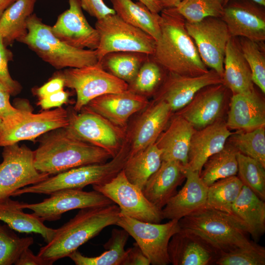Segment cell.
Segmentation results:
<instances>
[{
  "label": "cell",
  "instance_id": "obj_1",
  "mask_svg": "<svg viewBox=\"0 0 265 265\" xmlns=\"http://www.w3.org/2000/svg\"><path fill=\"white\" fill-rule=\"evenodd\" d=\"M160 34L153 59L168 73L194 76L208 72L187 32L185 19L175 8L160 12Z\"/></svg>",
  "mask_w": 265,
  "mask_h": 265
},
{
  "label": "cell",
  "instance_id": "obj_2",
  "mask_svg": "<svg viewBox=\"0 0 265 265\" xmlns=\"http://www.w3.org/2000/svg\"><path fill=\"white\" fill-rule=\"evenodd\" d=\"M120 209L114 204L80 209L69 221L56 229L53 238L37 254L50 265L68 257L106 227L116 225Z\"/></svg>",
  "mask_w": 265,
  "mask_h": 265
},
{
  "label": "cell",
  "instance_id": "obj_3",
  "mask_svg": "<svg viewBox=\"0 0 265 265\" xmlns=\"http://www.w3.org/2000/svg\"><path fill=\"white\" fill-rule=\"evenodd\" d=\"M39 171L55 175L79 166L101 163L112 158L106 151L83 142L60 128L44 138L33 151Z\"/></svg>",
  "mask_w": 265,
  "mask_h": 265
},
{
  "label": "cell",
  "instance_id": "obj_4",
  "mask_svg": "<svg viewBox=\"0 0 265 265\" xmlns=\"http://www.w3.org/2000/svg\"><path fill=\"white\" fill-rule=\"evenodd\" d=\"M181 230L192 233L218 253L251 245L246 224L233 213L205 207L179 220Z\"/></svg>",
  "mask_w": 265,
  "mask_h": 265
},
{
  "label": "cell",
  "instance_id": "obj_5",
  "mask_svg": "<svg viewBox=\"0 0 265 265\" xmlns=\"http://www.w3.org/2000/svg\"><path fill=\"white\" fill-rule=\"evenodd\" d=\"M27 28V34L18 42L57 69L80 68L99 62L96 50L78 49L64 43L53 34L51 26L34 13L28 18Z\"/></svg>",
  "mask_w": 265,
  "mask_h": 265
},
{
  "label": "cell",
  "instance_id": "obj_6",
  "mask_svg": "<svg viewBox=\"0 0 265 265\" xmlns=\"http://www.w3.org/2000/svg\"><path fill=\"white\" fill-rule=\"evenodd\" d=\"M129 151V145L125 142L117 154L109 161L79 166L49 176L42 182L17 190L11 196L26 193L50 195L62 189H82L90 185L105 184L123 169Z\"/></svg>",
  "mask_w": 265,
  "mask_h": 265
},
{
  "label": "cell",
  "instance_id": "obj_7",
  "mask_svg": "<svg viewBox=\"0 0 265 265\" xmlns=\"http://www.w3.org/2000/svg\"><path fill=\"white\" fill-rule=\"evenodd\" d=\"M95 28L99 35L96 50L98 61L114 52H136L152 55L156 40L149 34L123 20L116 13L97 20Z\"/></svg>",
  "mask_w": 265,
  "mask_h": 265
},
{
  "label": "cell",
  "instance_id": "obj_8",
  "mask_svg": "<svg viewBox=\"0 0 265 265\" xmlns=\"http://www.w3.org/2000/svg\"><path fill=\"white\" fill-rule=\"evenodd\" d=\"M55 76L63 79L65 86L76 91L77 100L74 107L76 112L81 111L97 97L128 89L127 82L106 71L99 62L80 68H66Z\"/></svg>",
  "mask_w": 265,
  "mask_h": 265
},
{
  "label": "cell",
  "instance_id": "obj_9",
  "mask_svg": "<svg viewBox=\"0 0 265 265\" xmlns=\"http://www.w3.org/2000/svg\"><path fill=\"white\" fill-rule=\"evenodd\" d=\"M81 110L79 113H69L65 130L76 138L103 149L114 157L125 142V128L86 107Z\"/></svg>",
  "mask_w": 265,
  "mask_h": 265
},
{
  "label": "cell",
  "instance_id": "obj_10",
  "mask_svg": "<svg viewBox=\"0 0 265 265\" xmlns=\"http://www.w3.org/2000/svg\"><path fill=\"white\" fill-rule=\"evenodd\" d=\"M69 123V113L61 107L33 113L22 109L17 117L2 121L0 126V147L32 140L49 132L65 128Z\"/></svg>",
  "mask_w": 265,
  "mask_h": 265
},
{
  "label": "cell",
  "instance_id": "obj_11",
  "mask_svg": "<svg viewBox=\"0 0 265 265\" xmlns=\"http://www.w3.org/2000/svg\"><path fill=\"white\" fill-rule=\"evenodd\" d=\"M116 225L126 230L135 240L153 265L170 264L168 246L170 239L180 231L179 220L160 224L138 220L120 214Z\"/></svg>",
  "mask_w": 265,
  "mask_h": 265
},
{
  "label": "cell",
  "instance_id": "obj_12",
  "mask_svg": "<svg viewBox=\"0 0 265 265\" xmlns=\"http://www.w3.org/2000/svg\"><path fill=\"white\" fill-rule=\"evenodd\" d=\"M92 187L116 204L121 215L155 223L163 219L161 210L146 198L141 189L128 181L123 169L109 181Z\"/></svg>",
  "mask_w": 265,
  "mask_h": 265
},
{
  "label": "cell",
  "instance_id": "obj_13",
  "mask_svg": "<svg viewBox=\"0 0 265 265\" xmlns=\"http://www.w3.org/2000/svg\"><path fill=\"white\" fill-rule=\"evenodd\" d=\"M0 163V199L10 197L17 190L47 179L50 175L36 169L33 151L17 143L3 147Z\"/></svg>",
  "mask_w": 265,
  "mask_h": 265
},
{
  "label": "cell",
  "instance_id": "obj_14",
  "mask_svg": "<svg viewBox=\"0 0 265 265\" xmlns=\"http://www.w3.org/2000/svg\"><path fill=\"white\" fill-rule=\"evenodd\" d=\"M186 27L203 62L222 78L226 47L231 37L226 24L220 18L208 17L195 23L186 21Z\"/></svg>",
  "mask_w": 265,
  "mask_h": 265
},
{
  "label": "cell",
  "instance_id": "obj_15",
  "mask_svg": "<svg viewBox=\"0 0 265 265\" xmlns=\"http://www.w3.org/2000/svg\"><path fill=\"white\" fill-rule=\"evenodd\" d=\"M42 202L27 204L22 207L31 210L34 215L43 221H53L61 218L63 213L75 209L101 207L114 204L102 193L94 190L85 191L82 189H65L54 192Z\"/></svg>",
  "mask_w": 265,
  "mask_h": 265
},
{
  "label": "cell",
  "instance_id": "obj_16",
  "mask_svg": "<svg viewBox=\"0 0 265 265\" xmlns=\"http://www.w3.org/2000/svg\"><path fill=\"white\" fill-rule=\"evenodd\" d=\"M263 6L251 0H231L223 8L221 19L231 37L240 36L258 43L265 40Z\"/></svg>",
  "mask_w": 265,
  "mask_h": 265
},
{
  "label": "cell",
  "instance_id": "obj_17",
  "mask_svg": "<svg viewBox=\"0 0 265 265\" xmlns=\"http://www.w3.org/2000/svg\"><path fill=\"white\" fill-rule=\"evenodd\" d=\"M69 8L51 26L53 34L66 44L80 49L95 50L99 43L97 29L84 16L80 0H68Z\"/></svg>",
  "mask_w": 265,
  "mask_h": 265
},
{
  "label": "cell",
  "instance_id": "obj_18",
  "mask_svg": "<svg viewBox=\"0 0 265 265\" xmlns=\"http://www.w3.org/2000/svg\"><path fill=\"white\" fill-rule=\"evenodd\" d=\"M221 83L222 78L212 69L194 76L168 73L156 100L166 102L172 111H178L186 106L202 88Z\"/></svg>",
  "mask_w": 265,
  "mask_h": 265
},
{
  "label": "cell",
  "instance_id": "obj_19",
  "mask_svg": "<svg viewBox=\"0 0 265 265\" xmlns=\"http://www.w3.org/2000/svg\"><path fill=\"white\" fill-rule=\"evenodd\" d=\"M149 105V102L146 96L128 89L122 92L97 97L85 107L116 126L125 128L132 115L146 108Z\"/></svg>",
  "mask_w": 265,
  "mask_h": 265
},
{
  "label": "cell",
  "instance_id": "obj_20",
  "mask_svg": "<svg viewBox=\"0 0 265 265\" xmlns=\"http://www.w3.org/2000/svg\"><path fill=\"white\" fill-rule=\"evenodd\" d=\"M226 88L222 83L202 88L176 114L187 120L196 130L212 124L220 119L223 112Z\"/></svg>",
  "mask_w": 265,
  "mask_h": 265
},
{
  "label": "cell",
  "instance_id": "obj_21",
  "mask_svg": "<svg viewBox=\"0 0 265 265\" xmlns=\"http://www.w3.org/2000/svg\"><path fill=\"white\" fill-rule=\"evenodd\" d=\"M185 176L184 186L161 210L163 219L179 220L206 206L208 186L199 172L186 167Z\"/></svg>",
  "mask_w": 265,
  "mask_h": 265
},
{
  "label": "cell",
  "instance_id": "obj_22",
  "mask_svg": "<svg viewBox=\"0 0 265 265\" xmlns=\"http://www.w3.org/2000/svg\"><path fill=\"white\" fill-rule=\"evenodd\" d=\"M232 134L226 122L220 118L196 130L191 139L186 167L200 173L207 160L224 147Z\"/></svg>",
  "mask_w": 265,
  "mask_h": 265
},
{
  "label": "cell",
  "instance_id": "obj_23",
  "mask_svg": "<svg viewBox=\"0 0 265 265\" xmlns=\"http://www.w3.org/2000/svg\"><path fill=\"white\" fill-rule=\"evenodd\" d=\"M137 120L132 131L129 145V156L155 143L166 127L173 112L163 100H156Z\"/></svg>",
  "mask_w": 265,
  "mask_h": 265
},
{
  "label": "cell",
  "instance_id": "obj_24",
  "mask_svg": "<svg viewBox=\"0 0 265 265\" xmlns=\"http://www.w3.org/2000/svg\"><path fill=\"white\" fill-rule=\"evenodd\" d=\"M168 253L174 265H208L214 263L218 253L197 236L180 230L170 239Z\"/></svg>",
  "mask_w": 265,
  "mask_h": 265
},
{
  "label": "cell",
  "instance_id": "obj_25",
  "mask_svg": "<svg viewBox=\"0 0 265 265\" xmlns=\"http://www.w3.org/2000/svg\"><path fill=\"white\" fill-rule=\"evenodd\" d=\"M226 125L229 129L247 131L265 126V104L254 89L233 94Z\"/></svg>",
  "mask_w": 265,
  "mask_h": 265
},
{
  "label": "cell",
  "instance_id": "obj_26",
  "mask_svg": "<svg viewBox=\"0 0 265 265\" xmlns=\"http://www.w3.org/2000/svg\"><path fill=\"white\" fill-rule=\"evenodd\" d=\"M185 168L176 161H162L159 169L142 188L143 194L151 203L162 210L186 179Z\"/></svg>",
  "mask_w": 265,
  "mask_h": 265
},
{
  "label": "cell",
  "instance_id": "obj_27",
  "mask_svg": "<svg viewBox=\"0 0 265 265\" xmlns=\"http://www.w3.org/2000/svg\"><path fill=\"white\" fill-rule=\"evenodd\" d=\"M196 129L176 114L155 142L161 152L162 161L173 160L186 167L192 136Z\"/></svg>",
  "mask_w": 265,
  "mask_h": 265
},
{
  "label": "cell",
  "instance_id": "obj_28",
  "mask_svg": "<svg viewBox=\"0 0 265 265\" xmlns=\"http://www.w3.org/2000/svg\"><path fill=\"white\" fill-rule=\"evenodd\" d=\"M222 84L233 94L250 91L254 88L250 69L239 45L231 37L226 45Z\"/></svg>",
  "mask_w": 265,
  "mask_h": 265
},
{
  "label": "cell",
  "instance_id": "obj_29",
  "mask_svg": "<svg viewBox=\"0 0 265 265\" xmlns=\"http://www.w3.org/2000/svg\"><path fill=\"white\" fill-rule=\"evenodd\" d=\"M21 202L10 197L0 199V220L19 233L39 234L46 243L53 238L56 229L49 228L33 214L25 213Z\"/></svg>",
  "mask_w": 265,
  "mask_h": 265
},
{
  "label": "cell",
  "instance_id": "obj_30",
  "mask_svg": "<svg viewBox=\"0 0 265 265\" xmlns=\"http://www.w3.org/2000/svg\"><path fill=\"white\" fill-rule=\"evenodd\" d=\"M231 212L247 226L255 241L265 232V203L250 188L243 185L233 204Z\"/></svg>",
  "mask_w": 265,
  "mask_h": 265
},
{
  "label": "cell",
  "instance_id": "obj_31",
  "mask_svg": "<svg viewBox=\"0 0 265 265\" xmlns=\"http://www.w3.org/2000/svg\"><path fill=\"white\" fill-rule=\"evenodd\" d=\"M37 0H16L0 19V35L6 46L18 41L27 32V20Z\"/></svg>",
  "mask_w": 265,
  "mask_h": 265
},
{
  "label": "cell",
  "instance_id": "obj_32",
  "mask_svg": "<svg viewBox=\"0 0 265 265\" xmlns=\"http://www.w3.org/2000/svg\"><path fill=\"white\" fill-rule=\"evenodd\" d=\"M115 13L126 23L151 35L156 41L160 34L159 13L151 12L144 4L132 0H110Z\"/></svg>",
  "mask_w": 265,
  "mask_h": 265
},
{
  "label": "cell",
  "instance_id": "obj_33",
  "mask_svg": "<svg viewBox=\"0 0 265 265\" xmlns=\"http://www.w3.org/2000/svg\"><path fill=\"white\" fill-rule=\"evenodd\" d=\"M161 162V152L155 143L129 156L123 170L128 181L142 189Z\"/></svg>",
  "mask_w": 265,
  "mask_h": 265
},
{
  "label": "cell",
  "instance_id": "obj_34",
  "mask_svg": "<svg viewBox=\"0 0 265 265\" xmlns=\"http://www.w3.org/2000/svg\"><path fill=\"white\" fill-rule=\"evenodd\" d=\"M129 236L123 229H113L111 237L104 245L106 251L100 255L88 257L83 256L77 250L68 257L76 265H122L126 255L125 246Z\"/></svg>",
  "mask_w": 265,
  "mask_h": 265
},
{
  "label": "cell",
  "instance_id": "obj_35",
  "mask_svg": "<svg viewBox=\"0 0 265 265\" xmlns=\"http://www.w3.org/2000/svg\"><path fill=\"white\" fill-rule=\"evenodd\" d=\"M150 55L136 52H114L106 54L99 61L107 72L131 83Z\"/></svg>",
  "mask_w": 265,
  "mask_h": 265
},
{
  "label": "cell",
  "instance_id": "obj_36",
  "mask_svg": "<svg viewBox=\"0 0 265 265\" xmlns=\"http://www.w3.org/2000/svg\"><path fill=\"white\" fill-rule=\"evenodd\" d=\"M238 152L231 145L225 144L221 151L211 156L200 173L203 183L209 186L218 180L237 175Z\"/></svg>",
  "mask_w": 265,
  "mask_h": 265
},
{
  "label": "cell",
  "instance_id": "obj_37",
  "mask_svg": "<svg viewBox=\"0 0 265 265\" xmlns=\"http://www.w3.org/2000/svg\"><path fill=\"white\" fill-rule=\"evenodd\" d=\"M243 186L236 175L216 181L208 186L206 207L232 213L233 204Z\"/></svg>",
  "mask_w": 265,
  "mask_h": 265
},
{
  "label": "cell",
  "instance_id": "obj_38",
  "mask_svg": "<svg viewBox=\"0 0 265 265\" xmlns=\"http://www.w3.org/2000/svg\"><path fill=\"white\" fill-rule=\"evenodd\" d=\"M238 152L255 159L265 167V126L247 131H238L229 137Z\"/></svg>",
  "mask_w": 265,
  "mask_h": 265
},
{
  "label": "cell",
  "instance_id": "obj_39",
  "mask_svg": "<svg viewBox=\"0 0 265 265\" xmlns=\"http://www.w3.org/2000/svg\"><path fill=\"white\" fill-rule=\"evenodd\" d=\"M238 176L243 185L265 200V167L254 159L239 152L237 155Z\"/></svg>",
  "mask_w": 265,
  "mask_h": 265
},
{
  "label": "cell",
  "instance_id": "obj_40",
  "mask_svg": "<svg viewBox=\"0 0 265 265\" xmlns=\"http://www.w3.org/2000/svg\"><path fill=\"white\" fill-rule=\"evenodd\" d=\"M224 0H183L175 8L189 23L199 22L208 17L220 18Z\"/></svg>",
  "mask_w": 265,
  "mask_h": 265
},
{
  "label": "cell",
  "instance_id": "obj_41",
  "mask_svg": "<svg viewBox=\"0 0 265 265\" xmlns=\"http://www.w3.org/2000/svg\"><path fill=\"white\" fill-rule=\"evenodd\" d=\"M163 70L150 55L134 80L128 84V89L144 96L153 94L162 80Z\"/></svg>",
  "mask_w": 265,
  "mask_h": 265
},
{
  "label": "cell",
  "instance_id": "obj_42",
  "mask_svg": "<svg viewBox=\"0 0 265 265\" xmlns=\"http://www.w3.org/2000/svg\"><path fill=\"white\" fill-rule=\"evenodd\" d=\"M7 224H0V265L15 264L22 253L33 244L31 237L20 238Z\"/></svg>",
  "mask_w": 265,
  "mask_h": 265
},
{
  "label": "cell",
  "instance_id": "obj_43",
  "mask_svg": "<svg viewBox=\"0 0 265 265\" xmlns=\"http://www.w3.org/2000/svg\"><path fill=\"white\" fill-rule=\"evenodd\" d=\"M217 265H265V249L254 242L250 246L221 252L215 261Z\"/></svg>",
  "mask_w": 265,
  "mask_h": 265
},
{
  "label": "cell",
  "instance_id": "obj_44",
  "mask_svg": "<svg viewBox=\"0 0 265 265\" xmlns=\"http://www.w3.org/2000/svg\"><path fill=\"white\" fill-rule=\"evenodd\" d=\"M251 71L252 81L265 93V56L259 43L244 38L239 45Z\"/></svg>",
  "mask_w": 265,
  "mask_h": 265
},
{
  "label": "cell",
  "instance_id": "obj_45",
  "mask_svg": "<svg viewBox=\"0 0 265 265\" xmlns=\"http://www.w3.org/2000/svg\"><path fill=\"white\" fill-rule=\"evenodd\" d=\"M11 57V53L6 49L0 35V81L10 95H15L20 92L21 86L12 79L9 72L8 63Z\"/></svg>",
  "mask_w": 265,
  "mask_h": 265
},
{
  "label": "cell",
  "instance_id": "obj_46",
  "mask_svg": "<svg viewBox=\"0 0 265 265\" xmlns=\"http://www.w3.org/2000/svg\"><path fill=\"white\" fill-rule=\"evenodd\" d=\"M80 2L82 8L97 20L115 13L114 9L108 7L103 0H80Z\"/></svg>",
  "mask_w": 265,
  "mask_h": 265
},
{
  "label": "cell",
  "instance_id": "obj_47",
  "mask_svg": "<svg viewBox=\"0 0 265 265\" xmlns=\"http://www.w3.org/2000/svg\"><path fill=\"white\" fill-rule=\"evenodd\" d=\"M69 93L62 90L49 96L40 98L38 103L43 109H48L52 107H59L68 101Z\"/></svg>",
  "mask_w": 265,
  "mask_h": 265
},
{
  "label": "cell",
  "instance_id": "obj_48",
  "mask_svg": "<svg viewBox=\"0 0 265 265\" xmlns=\"http://www.w3.org/2000/svg\"><path fill=\"white\" fill-rule=\"evenodd\" d=\"M149 259L135 242L132 247L126 250V255L122 265H149Z\"/></svg>",
  "mask_w": 265,
  "mask_h": 265
},
{
  "label": "cell",
  "instance_id": "obj_49",
  "mask_svg": "<svg viewBox=\"0 0 265 265\" xmlns=\"http://www.w3.org/2000/svg\"><path fill=\"white\" fill-rule=\"evenodd\" d=\"M8 91L0 92V118L1 121L13 118L20 114L22 109L12 106Z\"/></svg>",
  "mask_w": 265,
  "mask_h": 265
},
{
  "label": "cell",
  "instance_id": "obj_50",
  "mask_svg": "<svg viewBox=\"0 0 265 265\" xmlns=\"http://www.w3.org/2000/svg\"><path fill=\"white\" fill-rule=\"evenodd\" d=\"M64 86L63 79L54 76L47 83L36 89V93L39 98H41L63 90Z\"/></svg>",
  "mask_w": 265,
  "mask_h": 265
},
{
  "label": "cell",
  "instance_id": "obj_51",
  "mask_svg": "<svg viewBox=\"0 0 265 265\" xmlns=\"http://www.w3.org/2000/svg\"><path fill=\"white\" fill-rule=\"evenodd\" d=\"M15 265H50V264L38 255H35L32 251L27 248L21 254Z\"/></svg>",
  "mask_w": 265,
  "mask_h": 265
},
{
  "label": "cell",
  "instance_id": "obj_52",
  "mask_svg": "<svg viewBox=\"0 0 265 265\" xmlns=\"http://www.w3.org/2000/svg\"><path fill=\"white\" fill-rule=\"evenodd\" d=\"M144 4L151 12L155 13H160L162 9L157 0H138Z\"/></svg>",
  "mask_w": 265,
  "mask_h": 265
},
{
  "label": "cell",
  "instance_id": "obj_53",
  "mask_svg": "<svg viewBox=\"0 0 265 265\" xmlns=\"http://www.w3.org/2000/svg\"><path fill=\"white\" fill-rule=\"evenodd\" d=\"M162 9L175 8L183 0H157Z\"/></svg>",
  "mask_w": 265,
  "mask_h": 265
},
{
  "label": "cell",
  "instance_id": "obj_54",
  "mask_svg": "<svg viewBox=\"0 0 265 265\" xmlns=\"http://www.w3.org/2000/svg\"><path fill=\"white\" fill-rule=\"evenodd\" d=\"M16 0H0V19L5 11Z\"/></svg>",
  "mask_w": 265,
  "mask_h": 265
},
{
  "label": "cell",
  "instance_id": "obj_55",
  "mask_svg": "<svg viewBox=\"0 0 265 265\" xmlns=\"http://www.w3.org/2000/svg\"><path fill=\"white\" fill-rule=\"evenodd\" d=\"M231 0H224V6ZM263 6H265V0H251Z\"/></svg>",
  "mask_w": 265,
  "mask_h": 265
},
{
  "label": "cell",
  "instance_id": "obj_56",
  "mask_svg": "<svg viewBox=\"0 0 265 265\" xmlns=\"http://www.w3.org/2000/svg\"><path fill=\"white\" fill-rule=\"evenodd\" d=\"M0 91H8V90H7L6 88L4 86V85L0 81Z\"/></svg>",
  "mask_w": 265,
  "mask_h": 265
},
{
  "label": "cell",
  "instance_id": "obj_57",
  "mask_svg": "<svg viewBox=\"0 0 265 265\" xmlns=\"http://www.w3.org/2000/svg\"><path fill=\"white\" fill-rule=\"evenodd\" d=\"M1 122H2V121H1V119L0 118V126L1 125Z\"/></svg>",
  "mask_w": 265,
  "mask_h": 265
}]
</instances>
